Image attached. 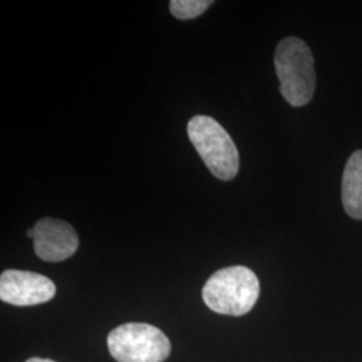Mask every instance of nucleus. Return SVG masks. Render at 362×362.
Segmentation results:
<instances>
[{
  "label": "nucleus",
  "instance_id": "nucleus-1",
  "mask_svg": "<svg viewBox=\"0 0 362 362\" xmlns=\"http://www.w3.org/2000/svg\"><path fill=\"white\" fill-rule=\"evenodd\" d=\"M282 97L291 106L309 104L315 91V69L310 47L297 37L282 39L274 55Z\"/></svg>",
  "mask_w": 362,
  "mask_h": 362
},
{
  "label": "nucleus",
  "instance_id": "nucleus-2",
  "mask_svg": "<svg viewBox=\"0 0 362 362\" xmlns=\"http://www.w3.org/2000/svg\"><path fill=\"white\" fill-rule=\"evenodd\" d=\"M259 293L258 276L246 266H231L215 272L202 291L211 310L233 317L252 310Z\"/></svg>",
  "mask_w": 362,
  "mask_h": 362
},
{
  "label": "nucleus",
  "instance_id": "nucleus-3",
  "mask_svg": "<svg viewBox=\"0 0 362 362\" xmlns=\"http://www.w3.org/2000/svg\"><path fill=\"white\" fill-rule=\"evenodd\" d=\"M187 132L211 173L220 180H233L239 170V152L227 130L212 117L194 116Z\"/></svg>",
  "mask_w": 362,
  "mask_h": 362
},
{
  "label": "nucleus",
  "instance_id": "nucleus-4",
  "mask_svg": "<svg viewBox=\"0 0 362 362\" xmlns=\"http://www.w3.org/2000/svg\"><path fill=\"white\" fill-rule=\"evenodd\" d=\"M107 348L118 362H164L170 342L158 327L149 324L121 325L107 336Z\"/></svg>",
  "mask_w": 362,
  "mask_h": 362
},
{
  "label": "nucleus",
  "instance_id": "nucleus-5",
  "mask_svg": "<svg viewBox=\"0 0 362 362\" xmlns=\"http://www.w3.org/2000/svg\"><path fill=\"white\" fill-rule=\"evenodd\" d=\"M57 287L37 272L7 270L0 276V299L13 306H35L52 300Z\"/></svg>",
  "mask_w": 362,
  "mask_h": 362
},
{
  "label": "nucleus",
  "instance_id": "nucleus-6",
  "mask_svg": "<svg viewBox=\"0 0 362 362\" xmlns=\"http://www.w3.org/2000/svg\"><path fill=\"white\" fill-rule=\"evenodd\" d=\"M34 250L45 262L71 258L79 246L76 230L64 220L45 218L34 226Z\"/></svg>",
  "mask_w": 362,
  "mask_h": 362
},
{
  "label": "nucleus",
  "instance_id": "nucleus-7",
  "mask_svg": "<svg viewBox=\"0 0 362 362\" xmlns=\"http://www.w3.org/2000/svg\"><path fill=\"white\" fill-rule=\"evenodd\" d=\"M342 206L350 218L362 220V151L350 156L344 169Z\"/></svg>",
  "mask_w": 362,
  "mask_h": 362
},
{
  "label": "nucleus",
  "instance_id": "nucleus-8",
  "mask_svg": "<svg viewBox=\"0 0 362 362\" xmlns=\"http://www.w3.org/2000/svg\"><path fill=\"white\" fill-rule=\"evenodd\" d=\"M212 3L211 0H172L169 10L176 19L188 21L206 13Z\"/></svg>",
  "mask_w": 362,
  "mask_h": 362
},
{
  "label": "nucleus",
  "instance_id": "nucleus-9",
  "mask_svg": "<svg viewBox=\"0 0 362 362\" xmlns=\"http://www.w3.org/2000/svg\"><path fill=\"white\" fill-rule=\"evenodd\" d=\"M26 362H55V361H52V360H49V358H39V357H33V358H30V360H27Z\"/></svg>",
  "mask_w": 362,
  "mask_h": 362
},
{
  "label": "nucleus",
  "instance_id": "nucleus-10",
  "mask_svg": "<svg viewBox=\"0 0 362 362\" xmlns=\"http://www.w3.org/2000/svg\"><path fill=\"white\" fill-rule=\"evenodd\" d=\"M27 236L31 238V239H34V228H31V230L27 231Z\"/></svg>",
  "mask_w": 362,
  "mask_h": 362
}]
</instances>
